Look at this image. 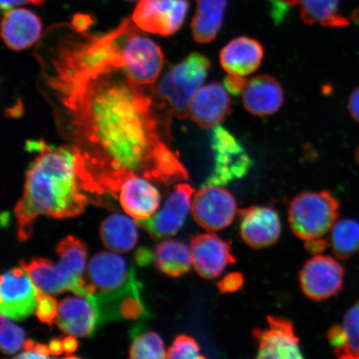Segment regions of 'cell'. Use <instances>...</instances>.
<instances>
[{
  "mask_svg": "<svg viewBox=\"0 0 359 359\" xmlns=\"http://www.w3.org/2000/svg\"><path fill=\"white\" fill-rule=\"evenodd\" d=\"M41 76L57 128L77 152L93 196L118 198L132 176L167 187L189 178L169 146L172 114L123 69Z\"/></svg>",
  "mask_w": 359,
  "mask_h": 359,
  "instance_id": "1",
  "label": "cell"
},
{
  "mask_svg": "<svg viewBox=\"0 0 359 359\" xmlns=\"http://www.w3.org/2000/svg\"><path fill=\"white\" fill-rule=\"evenodd\" d=\"M28 148L38 155L27 172L24 194L15 208L21 241L32 234L33 224L39 215L76 217L93 200L74 147H52L37 141L29 142Z\"/></svg>",
  "mask_w": 359,
  "mask_h": 359,
  "instance_id": "2",
  "label": "cell"
},
{
  "mask_svg": "<svg viewBox=\"0 0 359 359\" xmlns=\"http://www.w3.org/2000/svg\"><path fill=\"white\" fill-rule=\"evenodd\" d=\"M210 62L199 53H192L180 64L170 67L151 93L178 119L189 115L193 97L208 77Z\"/></svg>",
  "mask_w": 359,
  "mask_h": 359,
  "instance_id": "3",
  "label": "cell"
},
{
  "mask_svg": "<svg viewBox=\"0 0 359 359\" xmlns=\"http://www.w3.org/2000/svg\"><path fill=\"white\" fill-rule=\"evenodd\" d=\"M339 210V201L330 191L302 193L290 206L291 230L304 241L323 238L338 222Z\"/></svg>",
  "mask_w": 359,
  "mask_h": 359,
  "instance_id": "4",
  "label": "cell"
},
{
  "mask_svg": "<svg viewBox=\"0 0 359 359\" xmlns=\"http://www.w3.org/2000/svg\"><path fill=\"white\" fill-rule=\"evenodd\" d=\"M210 147L214 168L204 186L223 187L243 178L253 167L245 147L222 126H217L210 134Z\"/></svg>",
  "mask_w": 359,
  "mask_h": 359,
  "instance_id": "5",
  "label": "cell"
},
{
  "mask_svg": "<svg viewBox=\"0 0 359 359\" xmlns=\"http://www.w3.org/2000/svg\"><path fill=\"white\" fill-rule=\"evenodd\" d=\"M189 7L188 0H140L132 20L144 32L167 37L181 29Z\"/></svg>",
  "mask_w": 359,
  "mask_h": 359,
  "instance_id": "6",
  "label": "cell"
},
{
  "mask_svg": "<svg viewBox=\"0 0 359 359\" xmlns=\"http://www.w3.org/2000/svg\"><path fill=\"white\" fill-rule=\"evenodd\" d=\"M194 189L187 183L173 188L163 208L146 219H135L137 226L146 231L155 241L168 239L181 230L190 210Z\"/></svg>",
  "mask_w": 359,
  "mask_h": 359,
  "instance_id": "7",
  "label": "cell"
},
{
  "mask_svg": "<svg viewBox=\"0 0 359 359\" xmlns=\"http://www.w3.org/2000/svg\"><path fill=\"white\" fill-rule=\"evenodd\" d=\"M236 201L222 187L203 186L193 198L191 214L206 231H219L231 226L237 213Z\"/></svg>",
  "mask_w": 359,
  "mask_h": 359,
  "instance_id": "8",
  "label": "cell"
},
{
  "mask_svg": "<svg viewBox=\"0 0 359 359\" xmlns=\"http://www.w3.org/2000/svg\"><path fill=\"white\" fill-rule=\"evenodd\" d=\"M344 273V268L338 260L316 255L300 271V287L309 299L322 302L339 293L343 288Z\"/></svg>",
  "mask_w": 359,
  "mask_h": 359,
  "instance_id": "9",
  "label": "cell"
},
{
  "mask_svg": "<svg viewBox=\"0 0 359 359\" xmlns=\"http://www.w3.org/2000/svg\"><path fill=\"white\" fill-rule=\"evenodd\" d=\"M0 292V312L11 320H25L36 311L38 289L22 267L4 273Z\"/></svg>",
  "mask_w": 359,
  "mask_h": 359,
  "instance_id": "10",
  "label": "cell"
},
{
  "mask_svg": "<svg viewBox=\"0 0 359 359\" xmlns=\"http://www.w3.org/2000/svg\"><path fill=\"white\" fill-rule=\"evenodd\" d=\"M140 288V282L135 276L118 289L89 295L96 304L101 325L115 320H137L144 316L147 311L142 302Z\"/></svg>",
  "mask_w": 359,
  "mask_h": 359,
  "instance_id": "11",
  "label": "cell"
},
{
  "mask_svg": "<svg viewBox=\"0 0 359 359\" xmlns=\"http://www.w3.org/2000/svg\"><path fill=\"white\" fill-rule=\"evenodd\" d=\"M266 329H255L254 339L258 343L257 358H303L299 339L292 322L286 318L267 316Z\"/></svg>",
  "mask_w": 359,
  "mask_h": 359,
  "instance_id": "12",
  "label": "cell"
},
{
  "mask_svg": "<svg viewBox=\"0 0 359 359\" xmlns=\"http://www.w3.org/2000/svg\"><path fill=\"white\" fill-rule=\"evenodd\" d=\"M190 250L195 271L205 280L217 278L236 262L231 244L213 233L193 236Z\"/></svg>",
  "mask_w": 359,
  "mask_h": 359,
  "instance_id": "13",
  "label": "cell"
},
{
  "mask_svg": "<svg viewBox=\"0 0 359 359\" xmlns=\"http://www.w3.org/2000/svg\"><path fill=\"white\" fill-rule=\"evenodd\" d=\"M20 266L28 273L37 289L44 293L55 295L71 291L79 296L96 293L95 288L88 282H79L67 276L60 266L50 259H34L30 262H21Z\"/></svg>",
  "mask_w": 359,
  "mask_h": 359,
  "instance_id": "14",
  "label": "cell"
},
{
  "mask_svg": "<svg viewBox=\"0 0 359 359\" xmlns=\"http://www.w3.org/2000/svg\"><path fill=\"white\" fill-rule=\"evenodd\" d=\"M242 239L253 249L275 245L281 235V222L275 210L266 206H250L239 210Z\"/></svg>",
  "mask_w": 359,
  "mask_h": 359,
  "instance_id": "15",
  "label": "cell"
},
{
  "mask_svg": "<svg viewBox=\"0 0 359 359\" xmlns=\"http://www.w3.org/2000/svg\"><path fill=\"white\" fill-rule=\"evenodd\" d=\"M55 323L64 333L74 337L91 336L101 325L97 308L89 295L62 300Z\"/></svg>",
  "mask_w": 359,
  "mask_h": 359,
  "instance_id": "16",
  "label": "cell"
},
{
  "mask_svg": "<svg viewBox=\"0 0 359 359\" xmlns=\"http://www.w3.org/2000/svg\"><path fill=\"white\" fill-rule=\"evenodd\" d=\"M136 276L133 268L120 255L100 252L90 259L86 279L97 292L111 291L120 288Z\"/></svg>",
  "mask_w": 359,
  "mask_h": 359,
  "instance_id": "17",
  "label": "cell"
},
{
  "mask_svg": "<svg viewBox=\"0 0 359 359\" xmlns=\"http://www.w3.org/2000/svg\"><path fill=\"white\" fill-rule=\"evenodd\" d=\"M231 111V98L226 89L217 82L206 84L196 93L189 115L202 128L217 127Z\"/></svg>",
  "mask_w": 359,
  "mask_h": 359,
  "instance_id": "18",
  "label": "cell"
},
{
  "mask_svg": "<svg viewBox=\"0 0 359 359\" xmlns=\"http://www.w3.org/2000/svg\"><path fill=\"white\" fill-rule=\"evenodd\" d=\"M339 2L340 0H273V17L280 20L287 8L299 6L300 17L305 24L341 28L350 24L339 12Z\"/></svg>",
  "mask_w": 359,
  "mask_h": 359,
  "instance_id": "19",
  "label": "cell"
},
{
  "mask_svg": "<svg viewBox=\"0 0 359 359\" xmlns=\"http://www.w3.org/2000/svg\"><path fill=\"white\" fill-rule=\"evenodd\" d=\"M242 93L245 109L260 118L276 114L285 101L284 90L280 83L267 74L251 79Z\"/></svg>",
  "mask_w": 359,
  "mask_h": 359,
  "instance_id": "20",
  "label": "cell"
},
{
  "mask_svg": "<svg viewBox=\"0 0 359 359\" xmlns=\"http://www.w3.org/2000/svg\"><path fill=\"white\" fill-rule=\"evenodd\" d=\"M42 21L27 8H15L6 13L1 25L4 42L13 50L29 48L41 37Z\"/></svg>",
  "mask_w": 359,
  "mask_h": 359,
  "instance_id": "21",
  "label": "cell"
},
{
  "mask_svg": "<svg viewBox=\"0 0 359 359\" xmlns=\"http://www.w3.org/2000/svg\"><path fill=\"white\" fill-rule=\"evenodd\" d=\"M118 200L124 212L135 219H146L154 215L159 208L158 190L148 180L132 176L120 188Z\"/></svg>",
  "mask_w": 359,
  "mask_h": 359,
  "instance_id": "22",
  "label": "cell"
},
{
  "mask_svg": "<svg viewBox=\"0 0 359 359\" xmlns=\"http://www.w3.org/2000/svg\"><path fill=\"white\" fill-rule=\"evenodd\" d=\"M263 57L262 43L244 36L231 40L224 46L219 55V61L229 74L245 77L259 69Z\"/></svg>",
  "mask_w": 359,
  "mask_h": 359,
  "instance_id": "23",
  "label": "cell"
},
{
  "mask_svg": "<svg viewBox=\"0 0 359 359\" xmlns=\"http://www.w3.org/2000/svg\"><path fill=\"white\" fill-rule=\"evenodd\" d=\"M226 7L227 0H196V11L191 24L196 42L209 43L217 38Z\"/></svg>",
  "mask_w": 359,
  "mask_h": 359,
  "instance_id": "24",
  "label": "cell"
},
{
  "mask_svg": "<svg viewBox=\"0 0 359 359\" xmlns=\"http://www.w3.org/2000/svg\"><path fill=\"white\" fill-rule=\"evenodd\" d=\"M137 224L122 214H114L101 224L100 237L107 249L116 253H126L136 246Z\"/></svg>",
  "mask_w": 359,
  "mask_h": 359,
  "instance_id": "25",
  "label": "cell"
},
{
  "mask_svg": "<svg viewBox=\"0 0 359 359\" xmlns=\"http://www.w3.org/2000/svg\"><path fill=\"white\" fill-rule=\"evenodd\" d=\"M154 260L161 272L174 278L185 275L192 264L191 250L177 241H165L157 245Z\"/></svg>",
  "mask_w": 359,
  "mask_h": 359,
  "instance_id": "26",
  "label": "cell"
},
{
  "mask_svg": "<svg viewBox=\"0 0 359 359\" xmlns=\"http://www.w3.org/2000/svg\"><path fill=\"white\" fill-rule=\"evenodd\" d=\"M334 353L341 359H359V299L345 313L334 337Z\"/></svg>",
  "mask_w": 359,
  "mask_h": 359,
  "instance_id": "27",
  "label": "cell"
},
{
  "mask_svg": "<svg viewBox=\"0 0 359 359\" xmlns=\"http://www.w3.org/2000/svg\"><path fill=\"white\" fill-rule=\"evenodd\" d=\"M57 264L67 276L79 282H88L85 273L87 249L82 241L73 236H67L57 245Z\"/></svg>",
  "mask_w": 359,
  "mask_h": 359,
  "instance_id": "28",
  "label": "cell"
},
{
  "mask_svg": "<svg viewBox=\"0 0 359 359\" xmlns=\"http://www.w3.org/2000/svg\"><path fill=\"white\" fill-rule=\"evenodd\" d=\"M330 246L335 257L346 260L359 251V222L353 219H342L331 231Z\"/></svg>",
  "mask_w": 359,
  "mask_h": 359,
  "instance_id": "29",
  "label": "cell"
},
{
  "mask_svg": "<svg viewBox=\"0 0 359 359\" xmlns=\"http://www.w3.org/2000/svg\"><path fill=\"white\" fill-rule=\"evenodd\" d=\"M130 358H167L163 339L155 332L135 334L130 348Z\"/></svg>",
  "mask_w": 359,
  "mask_h": 359,
  "instance_id": "30",
  "label": "cell"
},
{
  "mask_svg": "<svg viewBox=\"0 0 359 359\" xmlns=\"http://www.w3.org/2000/svg\"><path fill=\"white\" fill-rule=\"evenodd\" d=\"M0 336H1V350L4 354L12 355L19 353L24 348L25 342V331L11 321L6 316L1 313L0 317Z\"/></svg>",
  "mask_w": 359,
  "mask_h": 359,
  "instance_id": "31",
  "label": "cell"
},
{
  "mask_svg": "<svg viewBox=\"0 0 359 359\" xmlns=\"http://www.w3.org/2000/svg\"><path fill=\"white\" fill-rule=\"evenodd\" d=\"M167 358H205L199 344L187 335H178L167 352Z\"/></svg>",
  "mask_w": 359,
  "mask_h": 359,
  "instance_id": "32",
  "label": "cell"
},
{
  "mask_svg": "<svg viewBox=\"0 0 359 359\" xmlns=\"http://www.w3.org/2000/svg\"><path fill=\"white\" fill-rule=\"evenodd\" d=\"M57 309L56 299H53L51 294L44 293L38 289L37 307L35 313L39 320L43 324L52 326L57 316Z\"/></svg>",
  "mask_w": 359,
  "mask_h": 359,
  "instance_id": "33",
  "label": "cell"
},
{
  "mask_svg": "<svg viewBox=\"0 0 359 359\" xmlns=\"http://www.w3.org/2000/svg\"><path fill=\"white\" fill-rule=\"evenodd\" d=\"M245 278L240 272L229 273L217 282V288L222 294L236 293L243 288Z\"/></svg>",
  "mask_w": 359,
  "mask_h": 359,
  "instance_id": "34",
  "label": "cell"
},
{
  "mask_svg": "<svg viewBox=\"0 0 359 359\" xmlns=\"http://www.w3.org/2000/svg\"><path fill=\"white\" fill-rule=\"evenodd\" d=\"M25 351L17 355L18 358H48L50 351L45 344H37L27 339L24 344Z\"/></svg>",
  "mask_w": 359,
  "mask_h": 359,
  "instance_id": "35",
  "label": "cell"
},
{
  "mask_svg": "<svg viewBox=\"0 0 359 359\" xmlns=\"http://www.w3.org/2000/svg\"><path fill=\"white\" fill-rule=\"evenodd\" d=\"M247 82L242 76L229 74L224 80V87L229 93L238 96L243 93Z\"/></svg>",
  "mask_w": 359,
  "mask_h": 359,
  "instance_id": "36",
  "label": "cell"
},
{
  "mask_svg": "<svg viewBox=\"0 0 359 359\" xmlns=\"http://www.w3.org/2000/svg\"><path fill=\"white\" fill-rule=\"evenodd\" d=\"M305 250L309 254L318 255L324 252V251L330 246V241L322 239V238H316V239H311L305 241Z\"/></svg>",
  "mask_w": 359,
  "mask_h": 359,
  "instance_id": "37",
  "label": "cell"
},
{
  "mask_svg": "<svg viewBox=\"0 0 359 359\" xmlns=\"http://www.w3.org/2000/svg\"><path fill=\"white\" fill-rule=\"evenodd\" d=\"M46 0H0V6L4 12H8L13 8L24 6V4H34V6H42Z\"/></svg>",
  "mask_w": 359,
  "mask_h": 359,
  "instance_id": "38",
  "label": "cell"
},
{
  "mask_svg": "<svg viewBox=\"0 0 359 359\" xmlns=\"http://www.w3.org/2000/svg\"><path fill=\"white\" fill-rule=\"evenodd\" d=\"M348 109L352 118L359 123V87L354 89L348 98Z\"/></svg>",
  "mask_w": 359,
  "mask_h": 359,
  "instance_id": "39",
  "label": "cell"
},
{
  "mask_svg": "<svg viewBox=\"0 0 359 359\" xmlns=\"http://www.w3.org/2000/svg\"><path fill=\"white\" fill-rule=\"evenodd\" d=\"M93 18L88 15H83V13L75 15L74 16L73 22H72V25H73L76 29L79 31H87L89 29V27L93 25Z\"/></svg>",
  "mask_w": 359,
  "mask_h": 359,
  "instance_id": "40",
  "label": "cell"
},
{
  "mask_svg": "<svg viewBox=\"0 0 359 359\" xmlns=\"http://www.w3.org/2000/svg\"><path fill=\"white\" fill-rule=\"evenodd\" d=\"M62 347H64L65 353L67 354L73 353L78 348V342L75 339L74 336L66 337L62 339Z\"/></svg>",
  "mask_w": 359,
  "mask_h": 359,
  "instance_id": "41",
  "label": "cell"
},
{
  "mask_svg": "<svg viewBox=\"0 0 359 359\" xmlns=\"http://www.w3.org/2000/svg\"><path fill=\"white\" fill-rule=\"evenodd\" d=\"M49 351L53 355L58 356L65 353L64 347H62V339H53L48 345Z\"/></svg>",
  "mask_w": 359,
  "mask_h": 359,
  "instance_id": "42",
  "label": "cell"
},
{
  "mask_svg": "<svg viewBox=\"0 0 359 359\" xmlns=\"http://www.w3.org/2000/svg\"><path fill=\"white\" fill-rule=\"evenodd\" d=\"M355 160L357 164L359 165V146L357 148V150L355 151Z\"/></svg>",
  "mask_w": 359,
  "mask_h": 359,
  "instance_id": "43",
  "label": "cell"
},
{
  "mask_svg": "<svg viewBox=\"0 0 359 359\" xmlns=\"http://www.w3.org/2000/svg\"><path fill=\"white\" fill-rule=\"evenodd\" d=\"M126 1L133 2L137 1V0H126Z\"/></svg>",
  "mask_w": 359,
  "mask_h": 359,
  "instance_id": "44",
  "label": "cell"
}]
</instances>
